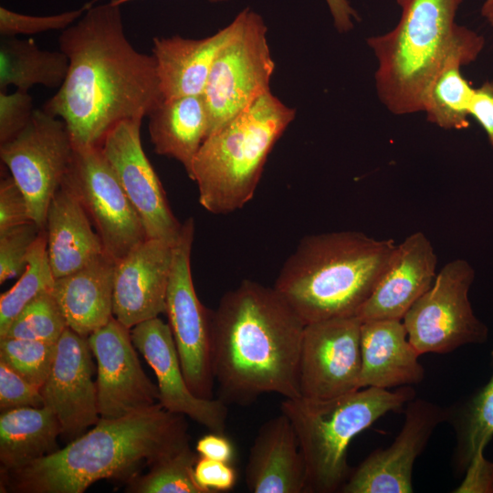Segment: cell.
<instances>
[{
	"mask_svg": "<svg viewBox=\"0 0 493 493\" xmlns=\"http://www.w3.org/2000/svg\"><path fill=\"white\" fill-rule=\"evenodd\" d=\"M116 261L106 253L80 269L55 279L52 293L68 328L82 337L106 325L113 317Z\"/></svg>",
	"mask_w": 493,
	"mask_h": 493,
	"instance_id": "26",
	"label": "cell"
},
{
	"mask_svg": "<svg viewBox=\"0 0 493 493\" xmlns=\"http://www.w3.org/2000/svg\"><path fill=\"white\" fill-rule=\"evenodd\" d=\"M485 46L483 36L457 25L452 44L425 92L423 110L429 122L445 130L469 127V106L474 89L462 67L474 62Z\"/></svg>",
	"mask_w": 493,
	"mask_h": 493,
	"instance_id": "22",
	"label": "cell"
},
{
	"mask_svg": "<svg viewBox=\"0 0 493 493\" xmlns=\"http://www.w3.org/2000/svg\"><path fill=\"white\" fill-rule=\"evenodd\" d=\"M305 323L272 287L245 279L212 310V366L219 399L246 405L264 393L300 396Z\"/></svg>",
	"mask_w": 493,
	"mask_h": 493,
	"instance_id": "2",
	"label": "cell"
},
{
	"mask_svg": "<svg viewBox=\"0 0 493 493\" xmlns=\"http://www.w3.org/2000/svg\"><path fill=\"white\" fill-rule=\"evenodd\" d=\"M436 404L422 399L407 403L404 426L386 449L371 453L349 475L340 492L410 493L412 470L435 428L448 416Z\"/></svg>",
	"mask_w": 493,
	"mask_h": 493,
	"instance_id": "16",
	"label": "cell"
},
{
	"mask_svg": "<svg viewBox=\"0 0 493 493\" xmlns=\"http://www.w3.org/2000/svg\"><path fill=\"white\" fill-rule=\"evenodd\" d=\"M174 244L148 238L116 262L113 317L128 329L165 313Z\"/></svg>",
	"mask_w": 493,
	"mask_h": 493,
	"instance_id": "19",
	"label": "cell"
},
{
	"mask_svg": "<svg viewBox=\"0 0 493 493\" xmlns=\"http://www.w3.org/2000/svg\"><path fill=\"white\" fill-rule=\"evenodd\" d=\"M147 117L154 152L181 163L190 178L194 160L209 131L203 95L163 99Z\"/></svg>",
	"mask_w": 493,
	"mask_h": 493,
	"instance_id": "27",
	"label": "cell"
},
{
	"mask_svg": "<svg viewBox=\"0 0 493 493\" xmlns=\"http://www.w3.org/2000/svg\"><path fill=\"white\" fill-rule=\"evenodd\" d=\"M142 119L116 124L100 149L137 211L148 238L176 243L182 225L173 214L165 191L141 140Z\"/></svg>",
	"mask_w": 493,
	"mask_h": 493,
	"instance_id": "14",
	"label": "cell"
},
{
	"mask_svg": "<svg viewBox=\"0 0 493 493\" xmlns=\"http://www.w3.org/2000/svg\"><path fill=\"white\" fill-rule=\"evenodd\" d=\"M55 279L47 254L46 231L42 229L28 252L25 271L9 290L1 294L0 336L29 302L52 289Z\"/></svg>",
	"mask_w": 493,
	"mask_h": 493,
	"instance_id": "30",
	"label": "cell"
},
{
	"mask_svg": "<svg viewBox=\"0 0 493 493\" xmlns=\"http://www.w3.org/2000/svg\"><path fill=\"white\" fill-rule=\"evenodd\" d=\"M80 201L63 182L50 202L45 226L55 278L71 274L106 253Z\"/></svg>",
	"mask_w": 493,
	"mask_h": 493,
	"instance_id": "24",
	"label": "cell"
},
{
	"mask_svg": "<svg viewBox=\"0 0 493 493\" xmlns=\"http://www.w3.org/2000/svg\"><path fill=\"white\" fill-rule=\"evenodd\" d=\"M357 316L305 325L300 348V396L330 399L360 388L361 327Z\"/></svg>",
	"mask_w": 493,
	"mask_h": 493,
	"instance_id": "13",
	"label": "cell"
},
{
	"mask_svg": "<svg viewBox=\"0 0 493 493\" xmlns=\"http://www.w3.org/2000/svg\"><path fill=\"white\" fill-rule=\"evenodd\" d=\"M437 257L430 240L415 232L396 245L390 262L357 317L403 320L413 304L432 286Z\"/></svg>",
	"mask_w": 493,
	"mask_h": 493,
	"instance_id": "20",
	"label": "cell"
},
{
	"mask_svg": "<svg viewBox=\"0 0 493 493\" xmlns=\"http://www.w3.org/2000/svg\"><path fill=\"white\" fill-rule=\"evenodd\" d=\"M233 32L232 21L205 38L154 37L152 52L163 98L202 95L213 62Z\"/></svg>",
	"mask_w": 493,
	"mask_h": 493,
	"instance_id": "25",
	"label": "cell"
},
{
	"mask_svg": "<svg viewBox=\"0 0 493 493\" xmlns=\"http://www.w3.org/2000/svg\"><path fill=\"white\" fill-rule=\"evenodd\" d=\"M466 470L464 480L454 492H493V463L484 455L473 459Z\"/></svg>",
	"mask_w": 493,
	"mask_h": 493,
	"instance_id": "42",
	"label": "cell"
},
{
	"mask_svg": "<svg viewBox=\"0 0 493 493\" xmlns=\"http://www.w3.org/2000/svg\"><path fill=\"white\" fill-rule=\"evenodd\" d=\"M68 68L62 51L44 50L33 39L2 37L0 41V91L14 86L27 91L36 85L59 88Z\"/></svg>",
	"mask_w": 493,
	"mask_h": 493,
	"instance_id": "29",
	"label": "cell"
},
{
	"mask_svg": "<svg viewBox=\"0 0 493 493\" xmlns=\"http://www.w3.org/2000/svg\"><path fill=\"white\" fill-rule=\"evenodd\" d=\"M195 450L199 456L231 463L235 456L232 442L222 433L211 432L200 437Z\"/></svg>",
	"mask_w": 493,
	"mask_h": 493,
	"instance_id": "43",
	"label": "cell"
},
{
	"mask_svg": "<svg viewBox=\"0 0 493 493\" xmlns=\"http://www.w3.org/2000/svg\"><path fill=\"white\" fill-rule=\"evenodd\" d=\"M130 1H132V0H112V2L115 4V5H121L125 3H128ZM210 2H226V1H230V0H208Z\"/></svg>",
	"mask_w": 493,
	"mask_h": 493,
	"instance_id": "46",
	"label": "cell"
},
{
	"mask_svg": "<svg viewBox=\"0 0 493 493\" xmlns=\"http://www.w3.org/2000/svg\"><path fill=\"white\" fill-rule=\"evenodd\" d=\"M44 399L39 388L0 362L1 412L22 407H43Z\"/></svg>",
	"mask_w": 493,
	"mask_h": 493,
	"instance_id": "38",
	"label": "cell"
},
{
	"mask_svg": "<svg viewBox=\"0 0 493 493\" xmlns=\"http://www.w3.org/2000/svg\"><path fill=\"white\" fill-rule=\"evenodd\" d=\"M194 477L206 493H215L231 490L237 475L231 463L199 456L194 466Z\"/></svg>",
	"mask_w": 493,
	"mask_h": 493,
	"instance_id": "40",
	"label": "cell"
},
{
	"mask_svg": "<svg viewBox=\"0 0 493 493\" xmlns=\"http://www.w3.org/2000/svg\"><path fill=\"white\" fill-rule=\"evenodd\" d=\"M245 481L252 493H306V466L294 427L280 414L259 428L249 451Z\"/></svg>",
	"mask_w": 493,
	"mask_h": 493,
	"instance_id": "21",
	"label": "cell"
},
{
	"mask_svg": "<svg viewBox=\"0 0 493 493\" xmlns=\"http://www.w3.org/2000/svg\"><path fill=\"white\" fill-rule=\"evenodd\" d=\"M493 368V350H492ZM456 463L460 470L482 456L493 436V372L489 381L461 407L456 421Z\"/></svg>",
	"mask_w": 493,
	"mask_h": 493,
	"instance_id": "31",
	"label": "cell"
},
{
	"mask_svg": "<svg viewBox=\"0 0 493 493\" xmlns=\"http://www.w3.org/2000/svg\"><path fill=\"white\" fill-rule=\"evenodd\" d=\"M469 116L482 127L488 142L493 146V80L485 81L474 89Z\"/></svg>",
	"mask_w": 493,
	"mask_h": 493,
	"instance_id": "41",
	"label": "cell"
},
{
	"mask_svg": "<svg viewBox=\"0 0 493 493\" xmlns=\"http://www.w3.org/2000/svg\"><path fill=\"white\" fill-rule=\"evenodd\" d=\"M296 110L267 91L200 147L190 179L199 203L215 215L242 208L254 196L272 148L295 119Z\"/></svg>",
	"mask_w": 493,
	"mask_h": 493,
	"instance_id": "5",
	"label": "cell"
},
{
	"mask_svg": "<svg viewBox=\"0 0 493 493\" xmlns=\"http://www.w3.org/2000/svg\"><path fill=\"white\" fill-rule=\"evenodd\" d=\"M74 144L66 123L35 110L27 126L0 144L1 161L26 196L32 220L45 229L48 206L69 170Z\"/></svg>",
	"mask_w": 493,
	"mask_h": 493,
	"instance_id": "10",
	"label": "cell"
},
{
	"mask_svg": "<svg viewBox=\"0 0 493 493\" xmlns=\"http://www.w3.org/2000/svg\"><path fill=\"white\" fill-rule=\"evenodd\" d=\"M197 456L187 445L175 454L150 467L143 476L128 482L127 492L132 493H206L194 477Z\"/></svg>",
	"mask_w": 493,
	"mask_h": 493,
	"instance_id": "32",
	"label": "cell"
},
{
	"mask_svg": "<svg viewBox=\"0 0 493 493\" xmlns=\"http://www.w3.org/2000/svg\"><path fill=\"white\" fill-rule=\"evenodd\" d=\"M57 342L17 338L0 339V362L41 389L53 364Z\"/></svg>",
	"mask_w": 493,
	"mask_h": 493,
	"instance_id": "34",
	"label": "cell"
},
{
	"mask_svg": "<svg viewBox=\"0 0 493 493\" xmlns=\"http://www.w3.org/2000/svg\"><path fill=\"white\" fill-rule=\"evenodd\" d=\"M61 425L47 407H22L1 412V471L21 468L59 449Z\"/></svg>",
	"mask_w": 493,
	"mask_h": 493,
	"instance_id": "28",
	"label": "cell"
},
{
	"mask_svg": "<svg viewBox=\"0 0 493 493\" xmlns=\"http://www.w3.org/2000/svg\"><path fill=\"white\" fill-rule=\"evenodd\" d=\"M58 43L68 73L43 110L66 123L74 147L100 146L116 124L142 120L163 100L153 56L132 47L112 0L91 6Z\"/></svg>",
	"mask_w": 493,
	"mask_h": 493,
	"instance_id": "1",
	"label": "cell"
},
{
	"mask_svg": "<svg viewBox=\"0 0 493 493\" xmlns=\"http://www.w3.org/2000/svg\"><path fill=\"white\" fill-rule=\"evenodd\" d=\"M233 23L234 32L215 57L202 94L209 117L208 136L269 91L275 70L263 17L246 7Z\"/></svg>",
	"mask_w": 493,
	"mask_h": 493,
	"instance_id": "8",
	"label": "cell"
},
{
	"mask_svg": "<svg viewBox=\"0 0 493 493\" xmlns=\"http://www.w3.org/2000/svg\"><path fill=\"white\" fill-rule=\"evenodd\" d=\"M332 17L333 25L339 33L351 31L360 20L351 0H325Z\"/></svg>",
	"mask_w": 493,
	"mask_h": 493,
	"instance_id": "44",
	"label": "cell"
},
{
	"mask_svg": "<svg viewBox=\"0 0 493 493\" xmlns=\"http://www.w3.org/2000/svg\"><path fill=\"white\" fill-rule=\"evenodd\" d=\"M34 110L27 91H0V144L18 135L29 123Z\"/></svg>",
	"mask_w": 493,
	"mask_h": 493,
	"instance_id": "37",
	"label": "cell"
},
{
	"mask_svg": "<svg viewBox=\"0 0 493 493\" xmlns=\"http://www.w3.org/2000/svg\"><path fill=\"white\" fill-rule=\"evenodd\" d=\"M474 267L465 259L446 264L403 319L409 341L422 355L446 353L488 340V328L474 313L468 293Z\"/></svg>",
	"mask_w": 493,
	"mask_h": 493,
	"instance_id": "9",
	"label": "cell"
},
{
	"mask_svg": "<svg viewBox=\"0 0 493 493\" xmlns=\"http://www.w3.org/2000/svg\"><path fill=\"white\" fill-rule=\"evenodd\" d=\"M481 16L493 28V0H484L481 6Z\"/></svg>",
	"mask_w": 493,
	"mask_h": 493,
	"instance_id": "45",
	"label": "cell"
},
{
	"mask_svg": "<svg viewBox=\"0 0 493 493\" xmlns=\"http://www.w3.org/2000/svg\"><path fill=\"white\" fill-rule=\"evenodd\" d=\"M41 230L30 222L0 232V284L22 275L28 252Z\"/></svg>",
	"mask_w": 493,
	"mask_h": 493,
	"instance_id": "36",
	"label": "cell"
},
{
	"mask_svg": "<svg viewBox=\"0 0 493 493\" xmlns=\"http://www.w3.org/2000/svg\"><path fill=\"white\" fill-rule=\"evenodd\" d=\"M194 237V221L189 217L173 247L165 313L188 386L195 395L212 399V310L201 303L194 289L191 271Z\"/></svg>",
	"mask_w": 493,
	"mask_h": 493,
	"instance_id": "11",
	"label": "cell"
},
{
	"mask_svg": "<svg viewBox=\"0 0 493 493\" xmlns=\"http://www.w3.org/2000/svg\"><path fill=\"white\" fill-rule=\"evenodd\" d=\"M414 398L407 385L394 391L365 387L330 399L285 398L280 412L297 435L306 466V493L340 491L349 477L347 449L352 438Z\"/></svg>",
	"mask_w": 493,
	"mask_h": 493,
	"instance_id": "7",
	"label": "cell"
},
{
	"mask_svg": "<svg viewBox=\"0 0 493 493\" xmlns=\"http://www.w3.org/2000/svg\"><path fill=\"white\" fill-rule=\"evenodd\" d=\"M99 1L90 0L78 9L43 16L25 15L1 6L0 34L2 37H16L36 35L49 30H65Z\"/></svg>",
	"mask_w": 493,
	"mask_h": 493,
	"instance_id": "35",
	"label": "cell"
},
{
	"mask_svg": "<svg viewBox=\"0 0 493 493\" xmlns=\"http://www.w3.org/2000/svg\"><path fill=\"white\" fill-rule=\"evenodd\" d=\"M396 247L358 231L307 236L285 260L274 288L305 324L357 316Z\"/></svg>",
	"mask_w": 493,
	"mask_h": 493,
	"instance_id": "4",
	"label": "cell"
},
{
	"mask_svg": "<svg viewBox=\"0 0 493 493\" xmlns=\"http://www.w3.org/2000/svg\"><path fill=\"white\" fill-rule=\"evenodd\" d=\"M360 388L388 389L420 383L421 355L409 341L403 320H372L361 327Z\"/></svg>",
	"mask_w": 493,
	"mask_h": 493,
	"instance_id": "23",
	"label": "cell"
},
{
	"mask_svg": "<svg viewBox=\"0 0 493 493\" xmlns=\"http://www.w3.org/2000/svg\"><path fill=\"white\" fill-rule=\"evenodd\" d=\"M34 222L25 194L9 175L0 182V232Z\"/></svg>",
	"mask_w": 493,
	"mask_h": 493,
	"instance_id": "39",
	"label": "cell"
},
{
	"mask_svg": "<svg viewBox=\"0 0 493 493\" xmlns=\"http://www.w3.org/2000/svg\"><path fill=\"white\" fill-rule=\"evenodd\" d=\"M88 338L67 328L57 341L50 372L40 391L44 406L57 416L62 435L76 438L98 423L96 382Z\"/></svg>",
	"mask_w": 493,
	"mask_h": 493,
	"instance_id": "17",
	"label": "cell"
},
{
	"mask_svg": "<svg viewBox=\"0 0 493 493\" xmlns=\"http://www.w3.org/2000/svg\"><path fill=\"white\" fill-rule=\"evenodd\" d=\"M134 347L144 357L157 378L159 403L167 411L188 416L211 432L224 434L227 406L221 399L195 395L187 384L168 323L159 317L131 329Z\"/></svg>",
	"mask_w": 493,
	"mask_h": 493,
	"instance_id": "18",
	"label": "cell"
},
{
	"mask_svg": "<svg viewBox=\"0 0 493 493\" xmlns=\"http://www.w3.org/2000/svg\"><path fill=\"white\" fill-rule=\"evenodd\" d=\"M68 328L52 289L29 302L1 338L57 342Z\"/></svg>",
	"mask_w": 493,
	"mask_h": 493,
	"instance_id": "33",
	"label": "cell"
},
{
	"mask_svg": "<svg viewBox=\"0 0 493 493\" xmlns=\"http://www.w3.org/2000/svg\"><path fill=\"white\" fill-rule=\"evenodd\" d=\"M64 183L75 193L116 262L148 239L144 226L100 146L74 147Z\"/></svg>",
	"mask_w": 493,
	"mask_h": 493,
	"instance_id": "12",
	"label": "cell"
},
{
	"mask_svg": "<svg viewBox=\"0 0 493 493\" xmlns=\"http://www.w3.org/2000/svg\"><path fill=\"white\" fill-rule=\"evenodd\" d=\"M462 1L396 0V26L367 38L377 61V97L392 114L422 112L426 88L452 44Z\"/></svg>",
	"mask_w": 493,
	"mask_h": 493,
	"instance_id": "6",
	"label": "cell"
},
{
	"mask_svg": "<svg viewBox=\"0 0 493 493\" xmlns=\"http://www.w3.org/2000/svg\"><path fill=\"white\" fill-rule=\"evenodd\" d=\"M189 445L184 415L157 404L100 418L63 448L18 469L1 471V491L82 493L101 479L126 480Z\"/></svg>",
	"mask_w": 493,
	"mask_h": 493,
	"instance_id": "3",
	"label": "cell"
},
{
	"mask_svg": "<svg viewBox=\"0 0 493 493\" xmlns=\"http://www.w3.org/2000/svg\"><path fill=\"white\" fill-rule=\"evenodd\" d=\"M88 341L97 362V400L101 418H119L159 403V390L142 370L131 330L114 317Z\"/></svg>",
	"mask_w": 493,
	"mask_h": 493,
	"instance_id": "15",
	"label": "cell"
}]
</instances>
